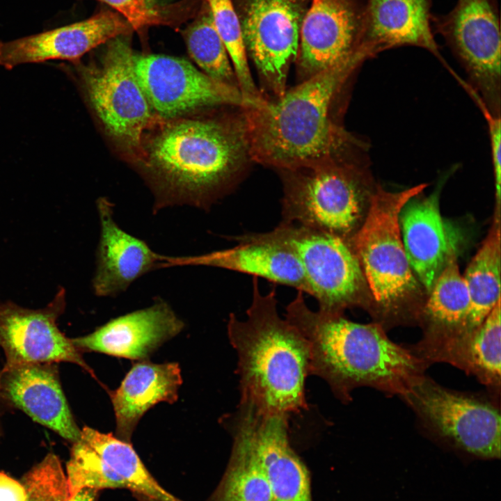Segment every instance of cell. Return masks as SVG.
I'll list each match as a JSON object with an SVG mask.
<instances>
[{
    "instance_id": "obj_34",
    "label": "cell",
    "mask_w": 501,
    "mask_h": 501,
    "mask_svg": "<svg viewBox=\"0 0 501 501\" xmlns=\"http://www.w3.org/2000/svg\"><path fill=\"white\" fill-rule=\"evenodd\" d=\"M97 491L92 488H83L74 496L63 501H95Z\"/></svg>"
},
{
    "instance_id": "obj_1",
    "label": "cell",
    "mask_w": 501,
    "mask_h": 501,
    "mask_svg": "<svg viewBox=\"0 0 501 501\" xmlns=\"http://www.w3.org/2000/svg\"><path fill=\"white\" fill-rule=\"evenodd\" d=\"M362 64L349 61L317 73L276 100L241 108L251 160L283 170L328 164L367 143L340 122L339 102Z\"/></svg>"
},
{
    "instance_id": "obj_13",
    "label": "cell",
    "mask_w": 501,
    "mask_h": 501,
    "mask_svg": "<svg viewBox=\"0 0 501 501\" xmlns=\"http://www.w3.org/2000/svg\"><path fill=\"white\" fill-rule=\"evenodd\" d=\"M364 10L358 0H311L296 59L301 81L340 64L367 59L361 51Z\"/></svg>"
},
{
    "instance_id": "obj_16",
    "label": "cell",
    "mask_w": 501,
    "mask_h": 501,
    "mask_svg": "<svg viewBox=\"0 0 501 501\" xmlns=\"http://www.w3.org/2000/svg\"><path fill=\"white\" fill-rule=\"evenodd\" d=\"M132 28L118 13L101 11L69 25L8 42H0V65L6 69L29 63L60 59L76 61Z\"/></svg>"
},
{
    "instance_id": "obj_22",
    "label": "cell",
    "mask_w": 501,
    "mask_h": 501,
    "mask_svg": "<svg viewBox=\"0 0 501 501\" xmlns=\"http://www.w3.org/2000/svg\"><path fill=\"white\" fill-rule=\"evenodd\" d=\"M1 389L35 421L73 443L79 438L77 426L59 383L49 365L26 363L3 369Z\"/></svg>"
},
{
    "instance_id": "obj_8",
    "label": "cell",
    "mask_w": 501,
    "mask_h": 501,
    "mask_svg": "<svg viewBox=\"0 0 501 501\" xmlns=\"http://www.w3.org/2000/svg\"><path fill=\"white\" fill-rule=\"evenodd\" d=\"M400 397L436 436L479 458L500 457L501 418L495 400L448 389L424 374Z\"/></svg>"
},
{
    "instance_id": "obj_31",
    "label": "cell",
    "mask_w": 501,
    "mask_h": 501,
    "mask_svg": "<svg viewBox=\"0 0 501 501\" xmlns=\"http://www.w3.org/2000/svg\"><path fill=\"white\" fill-rule=\"evenodd\" d=\"M113 8L131 26L139 30L161 22L158 10L148 7L145 0H98Z\"/></svg>"
},
{
    "instance_id": "obj_33",
    "label": "cell",
    "mask_w": 501,
    "mask_h": 501,
    "mask_svg": "<svg viewBox=\"0 0 501 501\" xmlns=\"http://www.w3.org/2000/svg\"><path fill=\"white\" fill-rule=\"evenodd\" d=\"M26 489L19 482L0 472V501H26Z\"/></svg>"
},
{
    "instance_id": "obj_30",
    "label": "cell",
    "mask_w": 501,
    "mask_h": 501,
    "mask_svg": "<svg viewBox=\"0 0 501 501\" xmlns=\"http://www.w3.org/2000/svg\"><path fill=\"white\" fill-rule=\"evenodd\" d=\"M26 501H63L70 497L66 475L58 458L49 454L22 481Z\"/></svg>"
},
{
    "instance_id": "obj_32",
    "label": "cell",
    "mask_w": 501,
    "mask_h": 501,
    "mask_svg": "<svg viewBox=\"0 0 501 501\" xmlns=\"http://www.w3.org/2000/svg\"><path fill=\"white\" fill-rule=\"evenodd\" d=\"M480 108L488 125L495 178V200L500 205L501 194V116L490 113L476 96H472Z\"/></svg>"
},
{
    "instance_id": "obj_4",
    "label": "cell",
    "mask_w": 501,
    "mask_h": 501,
    "mask_svg": "<svg viewBox=\"0 0 501 501\" xmlns=\"http://www.w3.org/2000/svg\"><path fill=\"white\" fill-rule=\"evenodd\" d=\"M246 315L239 320L230 314L228 322L238 356L240 401L265 414L289 415L306 409L309 346L297 328L279 316L275 288L262 294L254 277Z\"/></svg>"
},
{
    "instance_id": "obj_36",
    "label": "cell",
    "mask_w": 501,
    "mask_h": 501,
    "mask_svg": "<svg viewBox=\"0 0 501 501\" xmlns=\"http://www.w3.org/2000/svg\"><path fill=\"white\" fill-rule=\"evenodd\" d=\"M0 378H1V376H0ZM0 390H1V382H0Z\"/></svg>"
},
{
    "instance_id": "obj_17",
    "label": "cell",
    "mask_w": 501,
    "mask_h": 501,
    "mask_svg": "<svg viewBox=\"0 0 501 501\" xmlns=\"http://www.w3.org/2000/svg\"><path fill=\"white\" fill-rule=\"evenodd\" d=\"M57 305L31 310L0 306V346L6 356L3 369L26 363L70 362L95 376L74 345L58 330Z\"/></svg>"
},
{
    "instance_id": "obj_18",
    "label": "cell",
    "mask_w": 501,
    "mask_h": 501,
    "mask_svg": "<svg viewBox=\"0 0 501 501\" xmlns=\"http://www.w3.org/2000/svg\"><path fill=\"white\" fill-rule=\"evenodd\" d=\"M419 195L402 207L399 227L410 267L429 292L450 255L456 252L459 234L441 216L439 189L427 197Z\"/></svg>"
},
{
    "instance_id": "obj_29",
    "label": "cell",
    "mask_w": 501,
    "mask_h": 501,
    "mask_svg": "<svg viewBox=\"0 0 501 501\" xmlns=\"http://www.w3.org/2000/svg\"><path fill=\"white\" fill-rule=\"evenodd\" d=\"M185 32L188 51L206 74L238 88L226 48L214 27L209 8Z\"/></svg>"
},
{
    "instance_id": "obj_10",
    "label": "cell",
    "mask_w": 501,
    "mask_h": 501,
    "mask_svg": "<svg viewBox=\"0 0 501 501\" xmlns=\"http://www.w3.org/2000/svg\"><path fill=\"white\" fill-rule=\"evenodd\" d=\"M468 75L478 99L500 116V31L492 0H458L454 9L436 21Z\"/></svg>"
},
{
    "instance_id": "obj_3",
    "label": "cell",
    "mask_w": 501,
    "mask_h": 501,
    "mask_svg": "<svg viewBox=\"0 0 501 501\" xmlns=\"http://www.w3.org/2000/svg\"><path fill=\"white\" fill-rule=\"evenodd\" d=\"M286 311V319L308 342L310 374L326 381L344 404L351 401L354 389L363 386L401 397L429 367L409 347L390 340L380 324L312 310L301 291Z\"/></svg>"
},
{
    "instance_id": "obj_24",
    "label": "cell",
    "mask_w": 501,
    "mask_h": 501,
    "mask_svg": "<svg viewBox=\"0 0 501 501\" xmlns=\"http://www.w3.org/2000/svg\"><path fill=\"white\" fill-rule=\"evenodd\" d=\"M500 300L469 336L437 353L434 363H449L474 376L495 399L500 393Z\"/></svg>"
},
{
    "instance_id": "obj_2",
    "label": "cell",
    "mask_w": 501,
    "mask_h": 501,
    "mask_svg": "<svg viewBox=\"0 0 501 501\" xmlns=\"http://www.w3.org/2000/svg\"><path fill=\"white\" fill-rule=\"evenodd\" d=\"M239 115L173 119L144 146L155 193L153 211L188 205L207 209L232 185L250 159Z\"/></svg>"
},
{
    "instance_id": "obj_19",
    "label": "cell",
    "mask_w": 501,
    "mask_h": 501,
    "mask_svg": "<svg viewBox=\"0 0 501 501\" xmlns=\"http://www.w3.org/2000/svg\"><path fill=\"white\" fill-rule=\"evenodd\" d=\"M113 205L106 198L97 202L100 240L93 280L95 295L113 296L125 291L149 271L161 268L163 256L116 222Z\"/></svg>"
},
{
    "instance_id": "obj_26",
    "label": "cell",
    "mask_w": 501,
    "mask_h": 501,
    "mask_svg": "<svg viewBox=\"0 0 501 501\" xmlns=\"http://www.w3.org/2000/svg\"><path fill=\"white\" fill-rule=\"evenodd\" d=\"M229 423L233 436L232 454L213 501H273L246 430L234 415Z\"/></svg>"
},
{
    "instance_id": "obj_20",
    "label": "cell",
    "mask_w": 501,
    "mask_h": 501,
    "mask_svg": "<svg viewBox=\"0 0 501 501\" xmlns=\"http://www.w3.org/2000/svg\"><path fill=\"white\" fill-rule=\"evenodd\" d=\"M184 325L167 302L159 299L148 308L111 319L88 335L71 340L79 350L142 359L178 334Z\"/></svg>"
},
{
    "instance_id": "obj_11",
    "label": "cell",
    "mask_w": 501,
    "mask_h": 501,
    "mask_svg": "<svg viewBox=\"0 0 501 501\" xmlns=\"http://www.w3.org/2000/svg\"><path fill=\"white\" fill-rule=\"evenodd\" d=\"M137 80L161 119L218 107H246L250 103L239 89L215 80L185 59L164 55H135Z\"/></svg>"
},
{
    "instance_id": "obj_23",
    "label": "cell",
    "mask_w": 501,
    "mask_h": 501,
    "mask_svg": "<svg viewBox=\"0 0 501 501\" xmlns=\"http://www.w3.org/2000/svg\"><path fill=\"white\" fill-rule=\"evenodd\" d=\"M181 383L177 363L135 364L111 395L118 438L129 443L134 429L145 412L158 402L175 401Z\"/></svg>"
},
{
    "instance_id": "obj_28",
    "label": "cell",
    "mask_w": 501,
    "mask_h": 501,
    "mask_svg": "<svg viewBox=\"0 0 501 501\" xmlns=\"http://www.w3.org/2000/svg\"><path fill=\"white\" fill-rule=\"evenodd\" d=\"M214 27L229 55L239 90L250 102L263 97L249 69L241 27L232 0H206Z\"/></svg>"
},
{
    "instance_id": "obj_6",
    "label": "cell",
    "mask_w": 501,
    "mask_h": 501,
    "mask_svg": "<svg viewBox=\"0 0 501 501\" xmlns=\"http://www.w3.org/2000/svg\"><path fill=\"white\" fill-rule=\"evenodd\" d=\"M426 186L421 184L392 192L378 185L365 218L350 240L376 305L377 324L384 330L409 315L415 317L409 304L418 283L403 246L399 214Z\"/></svg>"
},
{
    "instance_id": "obj_5",
    "label": "cell",
    "mask_w": 501,
    "mask_h": 501,
    "mask_svg": "<svg viewBox=\"0 0 501 501\" xmlns=\"http://www.w3.org/2000/svg\"><path fill=\"white\" fill-rule=\"evenodd\" d=\"M368 145L328 164L279 170L284 222L319 230L350 241L360 228L373 186Z\"/></svg>"
},
{
    "instance_id": "obj_7",
    "label": "cell",
    "mask_w": 501,
    "mask_h": 501,
    "mask_svg": "<svg viewBox=\"0 0 501 501\" xmlns=\"http://www.w3.org/2000/svg\"><path fill=\"white\" fill-rule=\"evenodd\" d=\"M110 41L98 65L82 70L84 86L113 141L130 157L144 159V134L155 119L135 74L134 54L125 38Z\"/></svg>"
},
{
    "instance_id": "obj_35",
    "label": "cell",
    "mask_w": 501,
    "mask_h": 501,
    "mask_svg": "<svg viewBox=\"0 0 501 501\" xmlns=\"http://www.w3.org/2000/svg\"><path fill=\"white\" fill-rule=\"evenodd\" d=\"M147 5L152 9L157 10V8L163 7L174 0H145Z\"/></svg>"
},
{
    "instance_id": "obj_14",
    "label": "cell",
    "mask_w": 501,
    "mask_h": 501,
    "mask_svg": "<svg viewBox=\"0 0 501 501\" xmlns=\"http://www.w3.org/2000/svg\"><path fill=\"white\" fill-rule=\"evenodd\" d=\"M234 415L249 436L273 501H312L309 472L289 441V415L262 413L246 401Z\"/></svg>"
},
{
    "instance_id": "obj_12",
    "label": "cell",
    "mask_w": 501,
    "mask_h": 501,
    "mask_svg": "<svg viewBox=\"0 0 501 501\" xmlns=\"http://www.w3.org/2000/svg\"><path fill=\"white\" fill-rule=\"evenodd\" d=\"M306 10L303 0H241L237 10L247 56L276 98L287 90Z\"/></svg>"
},
{
    "instance_id": "obj_21",
    "label": "cell",
    "mask_w": 501,
    "mask_h": 501,
    "mask_svg": "<svg viewBox=\"0 0 501 501\" xmlns=\"http://www.w3.org/2000/svg\"><path fill=\"white\" fill-rule=\"evenodd\" d=\"M431 0H368L361 51L367 58L404 45L426 49L443 60L430 26Z\"/></svg>"
},
{
    "instance_id": "obj_27",
    "label": "cell",
    "mask_w": 501,
    "mask_h": 501,
    "mask_svg": "<svg viewBox=\"0 0 501 501\" xmlns=\"http://www.w3.org/2000/svg\"><path fill=\"white\" fill-rule=\"evenodd\" d=\"M83 435L121 479L125 488L154 501H181L162 488L129 442L88 427Z\"/></svg>"
},
{
    "instance_id": "obj_15",
    "label": "cell",
    "mask_w": 501,
    "mask_h": 501,
    "mask_svg": "<svg viewBox=\"0 0 501 501\" xmlns=\"http://www.w3.org/2000/svg\"><path fill=\"white\" fill-rule=\"evenodd\" d=\"M238 244L228 249L193 256H164L161 267L207 266L261 277L290 286L312 296L303 267L296 253L270 232L235 237Z\"/></svg>"
},
{
    "instance_id": "obj_25",
    "label": "cell",
    "mask_w": 501,
    "mask_h": 501,
    "mask_svg": "<svg viewBox=\"0 0 501 501\" xmlns=\"http://www.w3.org/2000/svg\"><path fill=\"white\" fill-rule=\"evenodd\" d=\"M500 216L497 207L489 232L463 276L470 294V308L457 339L446 347L472 333L500 300Z\"/></svg>"
},
{
    "instance_id": "obj_9",
    "label": "cell",
    "mask_w": 501,
    "mask_h": 501,
    "mask_svg": "<svg viewBox=\"0 0 501 501\" xmlns=\"http://www.w3.org/2000/svg\"><path fill=\"white\" fill-rule=\"evenodd\" d=\"M270 233L297 255L319 310L343 314L366 305V281L350 241L336 235L281 221Z\"/></svg>"
}]
</instances>
